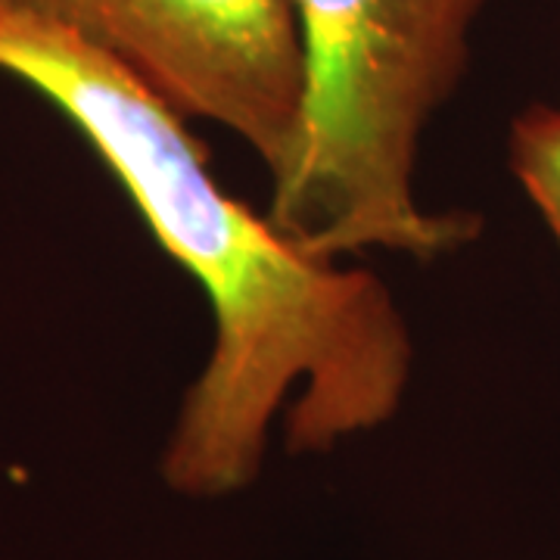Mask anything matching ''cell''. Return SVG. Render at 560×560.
Masks as SVG:
<instances>
[{"label":"cell","mask_w":560,"mask_h":560,"mask_svg":"<svg viewBox=\"0 0 560 560\" xmlns=\"http://www.w3.org/2000/svg\"><path fill=\"white\" fill-rule=\"evenodd\" d=\"M0 72L79 128L209 296L212 349L162 452L172 492L224 499L253 486L278 415L293 455L330 452L399 415L415 349L374 271L302 253L221 187L190 119L97 44L16 0H0Z\"/></svg>","instance_id":"cell-1"},{"label":"cell","mask_w":560,"mask_h":560,"mask_svg":"<svg viewBox=\"0 0 560 560\" xmlns=\"http://www.w3.org/2000/svg\"><path fill=\"white\" fill-rule=\"evenodd\" d=\"M486 0H290L302 44L296 150L268 219L315 259H436L477 241L470 212H427L415 162L458 88Z\"/></svg>","instance_id":"cell-2"},{"label":"cell","mask_w":560,"mask_h":560,"mask_svg":"<svg viewBox=\"0 0 560 560\" xmlns=\"http://www.w3.org/2000/svg\"><path fill=\"white\" fill-rule=\"evenodd\" d=\"M97 44L184 119L241 138L271 180L296 150L302 44L290 0H16Z\"/></svg>","instance_id":"cell-3"},{"label":"cell","mask_w":560,"mask_h":560,"mask_svg":"<svg viewBox=\"0 0 560 560\" xmlns=\"http://www.w3.org/2000/svg\"><path fill=\"white\" fill-rule=\"evenodd\" d=\"M508 160L560 246V106H526L511 121Z\"/></svg>","instance_id":"cell-4"}]
</instances>
